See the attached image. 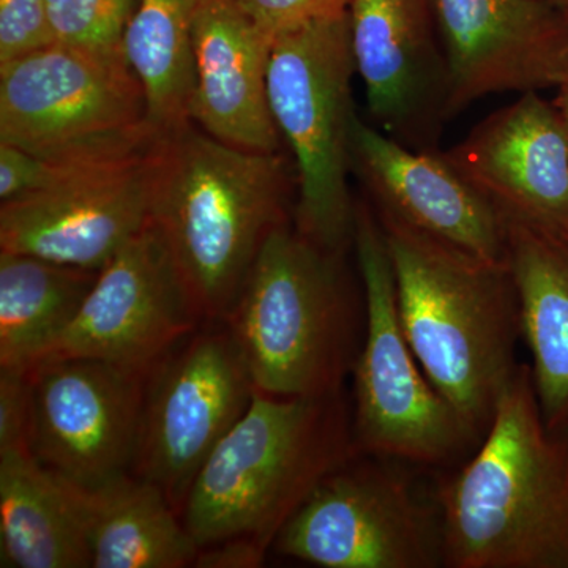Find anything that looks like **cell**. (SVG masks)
<instances>
[{
	"instance_id": "6da1fadb",
	"label": "cell",
	"mask_w": 568,
	"mask_h": 568,
	"mask_svg": "<svg viewBox=\"0 0 568 568\" xmlns=\"http://www.w3.org/2000/svg\"><path fill=\"white\" fill-rule=\"evenodd\" d=\"M444 567L568 568V433L519 366L476 450L436 488Z\"/></svg>"
},
{
	"instance_id": "7a4b0ae2",
	"label": "cell",
	"mask_w": 568,
	"mask_h": 568,
	"mask_svg": "<svg viewBox=\"0 0 568 568\" xmlns=\"http://www.w3.org/2000/svg\"><path fill=\"white\" fill-rule=\"evenodd\" d=\"M376 215L407 342L433 386L481 439L521 366L518 297L508 264L480 260L386 213Z\"/></svg>"
},
{
	"instance_id": "3957f363",
	"label": "cell",
	"mask_w": 568,
	"mask_h": 568,
	"mask_svg": "<svg viewBox=\"0 0 568 568\" xmlns=\"http://www.w3.org/2000/svg\"><path fill=\"white\" fill-rule=\"evenodd\" d=\"M278 152L235 148L200 126L162 138L152 153L151 222L204 323H222L267 235L286 219Z\"/></svg>"
},
{
	"instance_id": "277c9868",
	"label": "cell",
	"mask_w": 568,
	"mask_h": 568,
	"mask_svg": "<svg viewBox=\"0 0 568 568\" xmlns=\"http://www.w3.org/2000/svg\"><path fill=\"white\" fill-rule=\"evenodd\" d=\"M357 454L343 390L294 398L254 392L194 478L183 525L200 549L235 537L271 549L321 480Z\"/></svg>"
},
{
	"instance_id": "5b68a950",
	"label": "cell",
	"mask_w": 568,
	"mask_h": 568,
	"mask_svg": "<svg viewBox=\"0 0 568 568\" xmlns=\"http://www.w3.org/2000/svg\"><path fill=\"white\" fill-rule=\"evenodd\" d=\"M343 257L287 222L267 235L222 321L254 390L284 398L343 390L365 332V298H355Z\"/></svg>"
},
{
	"instance_id": "8992f818",
	"label": "cell",
	"mask_w": 568,
	"mask_h": 568,
	"mask_svg": "<svg viewBox=\"0 0 568 568\" xmlns=\"http://www.w3.org/2000/svg\"><path fill=\"white\" fill-rule=\"evenodd\" d=\"M347 14L306 22L275 37L267 93L280 134L297 171L295 230L327 250L354 248L355 207L347 175L353 170L355 114Z\"/></svg>"
},
{
	"instance_id": "52a82bcc",
	"label": "cell",
	"mask_w": 568,
	"mask_h": 568,
	"mask_svg": "<svg viewBox=\"0 0 568 568\" xmlns=\"http://www.w3.org/2000/svg\"><path fill=\"white\" fill-rule=\"evenodd\" d=\"M160 138L125 52L52 43L0 63V142L52 162H132Z\"/></svg>"
},
{
	"instance_id": "ba28073f",
	"label": "cell",
	"mask_w": 568,
	"mask_h": 568,
	"mask_svg": "<svg viewBox=\"0 0 568 568\" xmlns=\"http://www.w3.org/2000/svg\"><path fill=\"white\" fill-rule=\"evenodd\" d=\"M354 250L365 298L364 339L353 372L358 450L407 465H455L480 437L433 386L407 342L386 234L365 203L355 207Z\"/></svg>"
},
{
	"instance_id": "9c48e42d",
	"label": "cell",
	"mask_w": 568,
	"mask_h": 568,
	"mask_svg": "<svg viewBox=\"0 0 568 568\" xmlns=\"http://www.w3.org/2000/svg\"><path fill=\"white\" fill-rule=\"evenodd\" d=\"M407 463L357 454L321 480L274 547L323 568L444 567L443 519Z\"/></svg>"
},
{
	"instance_id": "30bf717a",
	"label": "cell",
	"mask_w": 568,
	"mask_h": 568,
	"mask_svg": "<svg viewBox=\"0 0 568 568\" xmlns=\"http://www.w3.org/2000/svg\"><path fill=\"white\" fill-rule=\"evenodd\" d=\"M230 328H196L149 369L134 476L156 485L182 517L200 474L254 395Z\"/></svg>"
},
{
	"instance_id": "8fae6325",
	"label": "cell",
	"mask_w": 568,
	"mask_h": 568,
	"mask_svg": "<svg viewBox=\"0 0 568 568\" xmlns=\"http://www.w3.org/2000/svg\"><path fill=\"white\" fill-rule=\"evenodd\" d=\"M148 373L92 357L31 366L33 458L82 487L132 473Z\"/></svg>"
},
{
	"instance_id": "7c38bea8",
	"label": "cell",
	"mask_w": 568,
	"mask_h": 568,
	"mask_svg": "<svg viewBox=\"0 0 568 568\" xmlns=\"http://www.w3.org/2000/svg\"><path fill=\"white\" fill-rule=\"evenodd\" d=\"M201 323L170 250L149 222L99 272L80 315L41 361L92 357L151 369Z\"/></svg>"
},
{
	"instance_id": "4fadbf2b",
	"label": "cell",
	"mask_w": 568,
	"mask_h": 568,
	"mask_svg": "<svg viewBox=\"0 0 568 568\" xmlns=\"http://www.w3.org/2000/svg\"><path fill=\"white\" fill-rule=\"evenodd\" d=\"M448 119L470 103L568 81V13L549 0H433Z\"/></svg>"
},
{
	"instance_id": "5bb4252c",
	"label": "cell",
	"mask_w": 568,
	"mask_h": 568,
	"mask_svg": "<svg viewBox=\"0 0 568 568\" xmlns=\"http://www.w3.org/2000/svg\"><path fill=\"white\" fill-rule=\"evenodd\" d=\"M347 21L377 129L418 151H437L448 89L433 0H351Z\"/></svg>"
},
{
	"instance_id": "9a60e30c",
	"label": "cell",
	"mask_w": 568,
	"mask_h": 568,
	"mask_svg": "<svg viewBox=\"0 0 568 568\" xmlns=\"http://www.w3.org/2000/svg\"><path fill=\"white\" fill-rule=\"evenodd\" d=\"M152 153L6 201L0 252L102 271L151 222Z\"/></svg>"
},
{
	"instance_id": "2e32d148",
	"label": "cell",
	"mask_w": 568,
	"mask_h": 568,
	"mask_svg": "<svg viewBox=\"0 0 568 568\" xmlns=\"http://www.w3.org/2000/svg\"><path fill=\"white\" fill-rule=\"evenodd\" d=\"M444 156L506 219L568 233V130L540 92L493 112Z\"/></svg>"
},
{
	"instance_id": "e0dca14e",
	"label": "cell",
	"mask_w": 568,
	"mask_h": 568,
	"mask_svg": "<svg viewBox=\"0 0 568 568\" xmlns=\"http://www.w3.org/2000/svg\"><path fill=\"white\" fill-rule=\"evenodd\" d=\"M351 156L377 212L480 260L507 264L503 213L444 153L409 148L355 114Z\"/></svg>"
},
{
	"instance_id": "ac0fdd59",
	"label": "cell",
	"mask_w": 568,
	"mask_h": 568,
	"mask_svg": "<svg viewBox=\"0 0 568 568\" xmlns=\"http://www.w3.org/2000/svg\"><path fill=\"white\" fill-rule=\"evenodd\" d=\"M272 40L239 0H200L193 28L192 122L216 140L278 152L267 93Z\"/></svg>"
},
{
	"instance_id": "d6986e66",
	"label": "cell",
	"mask_w": 568,
	"mask_h": 568,
	"mask_svg": "<svg viewBox=\"0 0 568 568\" xmlns=\"http://www.w3.org/2000/svg\"><path fill=\"white\" fill-rule=\"evenodd\" d=\"M504 220L538 405L552 432L568 433V233Z\"/></svg>"
},
{
	"instance_id": "ffe728a7",
	"label": "cell",
	"mask_w": 568,
	"mask_h": 568,
	"mask_svg": "<svg viewBox=\"0 0 568 568\" xmlns=\"http://www.w3.org/2000/svg\"><path fill=\"white\" fill-rule=\"evenodd\" d=\"M61 478L88 541L92 568L193 566L200 547L152 481L132 473L95 487Z\"/></svg>"
},
{
	"instance_id": "44dd1931",
	"label": "cell",
	"mask_w": 568,
	"mask_h": 568,
	"mask_svg": "<svg viewBox=\"0 0 568 568\" xmlns=\"http://www.w3.org/2000/svg\"><path fill=\"white\" fill-rule=\"evenodd\" d=\"M0 566L92 568L61 476L32 455H0Z\"/></svg>"
},
{
	"instance_id": "7402d4cb",
	"label": "cell",
	"mask_w": 568,
	"mask_h": 568,
	"mask_svg": "<svg viewBox=\"0 0 568 568\" xmlns=\"http://www.w3.org/2000/svg\"><path fill=\"white\" fill-rule=\"evenodd\" d=\"M99 272L0 252V366L31 368L80 315Z\"/></svg>"
},
{
	"instance_id": "603a6c76",
	"label": "cell",
	"mask_w": 568,
	"mask_h": 568,
	"mask_svg": "<svg viewBox=\"0 0 568 568\" xmlns=\"http://www.w3.org/2000/svg\"><path fill=\"white\" fill-rule=\"evenodd\" d=\"M197 2L140 0L123 37V52L144 89L149 122L160 140L192 123Z\"/></svg>"
},
{
	"instance_id": "cb8c5ba5",
	"label": "cell",
	"mask_w": 568,
	"mask_h": 568,
	"mask_svg": "<svg viewBox=\"0 0 568 568\" xmlns=\"http://www.w3.org/2000/svg\"><path fill=\"white\" fill-rule=\"evenodd\" d=\"M138 3L140 0H47L54 43L121 52Z\"/></svg>"
},
{
	"instance_id": "d4e9b609",
	"label": "cell",
	"mask_w": 568,
	"mask_h": 568,
	"mask_svg": "<svg viewBox=\"0 0 568 568\" xmlns=\"http://www.w3.org/2000/svg\"><path fill=\"white\" fill-rule=\"evenodd\" d=\"M52 43L47 0H0V63Z\"/></svg>"
},
{
	"instance_id": "484cf974",
	"label": "cell",
	"mask_w": 568,
	"mask_h": 568,
	"mask_svg": "<svg viewBox=\"0 0 568 568\" xmlns=\"http://www.w3.org/2000/svg\"><path fill=\"white\" fill-rule=\"evenodd\" d=\"M31 432V368L0 366V455H32Z\"/></svg>"
},
{
	"instance_id": "4316f807",
	"label": "cell",
	"mask_w": 568,
	"mask_h": 568,
	"mask_svg": "<svg viewBox=\"0 0 568 568\" xmlns=\"http://www.w3.org/2000/svg\"><path fill=\"white\" fill-rule=\"evenodd\" d=\"M254 24L272 41L306 22L343 17L351 0H239Z\"/></svg>"
},
{
	"instance_id": "83f0119b",
	"label": "cell",
	"mask_w": 568,
	"mask_h": 568,
	"mask_svg": "<svg viewBox=\"0 0 568 568\" xmlns=\"http://www.w3.org/2000/svg\"><path fill=\"white\" fill-rule=\"evenodd\" d=\"M268 549L246 537L227 538L200 549L193 567L257 568L263 566Z\"/></svg>"
},
{
	"instance_id": "f1b7e54d",
	"label": "cell",
	"mask_w": 568,
	"mask_h": 568,
	"mask_svg": "<svg viewBox=\"0 0 568 568\" xmlns=\"http://www.w3.org/2000/svg\"><path fill=\"white\" fill-rule=\"evenodd\" d=\"M555 106L558 108L560 118H562L564 123H566L568 130V81L566 84L560 85L558 88V95L552 100Z\"/></svg>"
},
{
	"instance_id": "f546056e",
	"label": "cell",
	"mask_w": 568,
	"mask_h": 568,
	"mask_svg": "<svg viewBox=\"0 0 568 568\" xmlns=\"http://www.w3.org/2000/svg\"><path fill=\"white\" fill-rule=\"evenodd\" d=\"M549 2L555 3L556 7H559L560 10L568 13V0H549Z\"/></svg>"
}]
</instances>
